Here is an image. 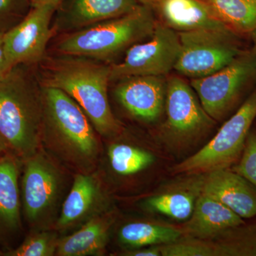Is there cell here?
<instances>
[{
  "mask_svg": "<svg viewBox=\"0 0 256 256\" xmlns=\"http://www.w3.org/2000/svg\"><path fill=\"white\" fill-rule=\"evenodd\" d=\"M42 144L80 173L96 166L100 144L92 124L73 98L56 88L42 87Z\"/></svg>",
  "mask_w": 256,
  "mask_h": 256,
  "instance_id": "6da1fadb",
  "label": "cell"
},
{
  "mask_svg": "<svg viewBox=\"0 0 256 256\" xmlns=\"http://www.w3.org/2000/svg\"><path fill=\"white\" fill-rule=\"evenodd\" d=\"M42 87L28 69L18 65L0 79V138L24 161L42 146Z\"/></svg>",
  "mask_w": 256,
  "mask_h": 256,
  "instance_id": "7a4b0ae2",
  "label": "cell"
},
{
  "mask_svg": "<svg viewBox=\"0 0 256 256\" xmlns=\"http://www.w3.org/2000/svg\"><path fill=\"white\" fill-rule=\"evenodd\" d=\"M67 56L50 66L44 85L60 89L73 98L100 136H118L122 128L112 114L108 96L110 66L86 57Z\"/></svg>",
  "mask_w": 256,
  "mask_h": 256,
  "instance_id": "3957f363",
  "label": "cell"
},
{
  "mask_svg": "<svg viewBox=\"0 0 256 256\" xmlns=\"http://www.w3.org/2000/svg\"><path fill=\"white\" fill-rule=\"evenodd\" d=\"M156 23L152 8L140 4L128 14L69 32L57 50L66 56L109 60L150 37Z\"/></svg>",
  "mask_w": 256,
  "mask_h": 256,
  "instance_id": "277c9868",
  "label": "cell"
},
{
  "mask_svg": "<svg viewBox=\"0 0 256 256\" xmlns=\"http://www.w3.org/2000/svg\"><path fill=\"white\" fill-rule=\"evenodd\" d=\"M22 201L26 220L44 230L56 224L65 191L62 170L44 152L38 150L24 161Z\"/></svg>",
  "mask_w": 256,
  "mask_h": 256,
  "instance_id": "5b68a950",
  "label": "cell"
},
{
  "mask_svg": "<svg viewBox=\"0 0 256 256\" xmlns=\"http://www.w3.org/2000/svg\"><path fill=\"white\" fill-rule=\"evenodd\" d=\"M256 118V89L206 146L173 166V173L205 174L214 170L228 169L242 156Z\"/></svg>",
  "mask_w": 256,
  "mask_h": 256,
  "instance_id": "8992f818",
  "label": "cell"
},
{
  "mask_svg": "<svg viewBox=\"0 0 256 256\" xmlns=\"http://www.w3.org/2000/svg\"><path fill=\"white\" fill-rule=\"evenodd\" d=\"M178 34L181 50L174 70L192 79L218 72L242 52L230 30L204 28Z\"/></svg>",
  "mask_w": 256,
  "mask_h": 256,
  "instance_id": "52a82bcc",
  "label": "cell"
},
{
  "mask_svg": "<svg viewBox=\"0 0 256 256\" xmlns=\"http://www.w3.org/2000/svg\"><path fill=\"white\" fill-rule=\"evenodd\" d=\"M256 82V56L254 52H242L218 72L192 79L191 86L206 114L214 120L218 121Z\"/></svg>",
  "mask_w": 256,
  "mask_h": 256,
  "instance_id": "ba28073f",
  "label": "cell"
},
{
  "mask_svg": "<svg viewBox=\"0 0 256 256\" xmlns=\"http://www.w3.org/2000/svg\"><path fill=\"white\" fill-rule=\"evenodd\" d=\"M181 50L178 32L156 22L150 40L136 44L119 64L110 65V82L136 76H161L174 69Z\"/></svg>",
  "mask_w": 256,
  "mask_h": 256,
  "instance_id": "9c48e42d",
  "label": "cell"
},
{
  "mask_svg": "<svg viewBox=\"0 0 256 256\" xmlns=\"http://www.w3.org/2000/svg\"><path fill=\"white\" fill-rule=\"evenodd\" d=\"M52 4L32 6L24 18L4 33V48L8 70L41 60L52 35L50 21L56 10Z\"/></svg>",
  "mask_w": 256,
  "mask_h": 256,
  "instance_id": "30bf717a",
  "label": "cell"
},
{
  "mask_svg": "<svg viewBox=\"0 0 256 256\" xmlns=\"http://www.w3.org/2000/svg\"><path fill=\"white\" fill-rule=\"evenodd\" d=\"M165 99L166 130L178 140L196 137L215 122L204 109L191 86L181 77L172 76L166 80Z\"/></svg>",
  "mask_w": 256,
  "mask_h": 256,
  "instance_id": "8fae6325",
  "label": "cell"
},
{
  "mask_svg": "<svg viewBox=\"0 0 256 256\" xmlns=\"http://www.w3.org/2000/svg\"><path fill=\"white\" fill-rule=\"evenodd\" d=\"M108 205L98 178L89 173H79L62 204L56 228L64 232L82 226L96 216L108 212Z\"/></svg>",
  "mask_w": 256,
  "mask_h": 256,
  "instance_id": "7c38bea8",
  "label": "cell"
},
{
  "mask_svg": "<svg viewBox=\"0 0 256 256\" xmlns=\"http://www.w3.org/2000/svg\"><path fill=\"white\" fill-rule=\"evenodd\" d=\"M114 94L132 116L146 122L161 116L166 98V80L161 76H136L120 80Z\"/></svg>",
  "mask_w": 256,
  "mask_h": 256,
  "instance_id": "4fadbf2b",
  "label": "cell"
},
{
  "mask_svg": "<svg viewBox=\"0 0 256 256\" xmlns=\"http://www.w3.org/2000/svg\"><path fill=\"white\" fill-rule=\"evenodd\" d=\"M139 0H64L56 10L57 30L74 32L128 14Z\"/></svg>",
  "mask_w": 256,
  "mask_h": 256,
  "instance_id": "5bb4252c",
  "label": "cell"
},
{
  "mask_svg": "<svg viewBox=\"0 0 256 256\" xmlns=\"http://www.w3.org/2000/svg\"><path fill=\"white\" fill-rule=\"evenodd\" d=\"M200 193L220 202L242 218L256 216V188L233 170L205 174Z\"/></svg>",
  "mask_w": 256,
  "mask_h": 256,
  "instance_id": "9a60e30c",
  "label": "cell"
},
{
  "mask_svg": "<svg viewBox=\"0 0 256 256\" xmlns=\"http://www.w3.org/2000/svg\"><path fill=\"white\" fill-rule=\"evenodd\" d=\"M245 224L242 217L220 202L200 193L190 220L181 228L185 238L206 240Z\"/></svg>",
  "mask_w": 256,
  "mask_h": 256,
  "instance_id": "2e32d148",
  "label": "cell"
},
{
  "mask_svg": "<svg viewBox=\"0 0 256 256\" xmlns=\"http://www.w3.org/2000/svg\"><path fill=\"white\" fill-rule=\"evenodd\" d=\"M154 8L164 24L178 32L204 28L230 30L203 0H160Z\"/></svg>",
  "mask_w": 256,
  "mask_h": 256,
  "instance_id": "e0dca14e",
  "label": "cell"
},
{
  "mask_svg": "<svg viewBox=\"0 0 256 256\" xmlns=\"http://www.w3.org/2000/svg\"><path fill=\"white\" fill-rule=\"evenodd\" d=\"M114 218L108 212L82 224L77 232L58 240L56 256L100 255L105 250Z\"/></svg>",
  "mask_w": 256,
  "mask_h": 256,
  "instance_id": "ac0fdd59",
  "label": "cell"
},
{
  "mask_svg": "<svg viewBox=\"0 0 256 256\" xmlns=\"http://www.w3.org/2000/svg\"><path fill=\"white\" fill-rule=\"evenodd\" d=\"M21 160L11 152L0 158V232L12 234L21 228L18 188Z\"/></svg>",
  "mask_w": 256,
  "mask_h": 256,
  "instance_id": "d6986e66",
  "label": "cell"
},
{
  "mask_svg": "<svg viewBox=\"0 0 256 256\" xmlns=\"http://www.w3.org/2000/svg\"><path fill=\"white\" fill-rule=\"evenodd\" d=\"M218 20L236 34H256V0H203Z\"/></svg>",
  "mask_w": 256,
  "mask_h": 256,
  "instance_id": "ffe728a7",
  "label": "cell"
},
{
  "mask_svg": "<svg viewBox=\"0 0 256 256\" xmlns=\"http://www.w3.org/2000/svg\"><path fill=\"white\" fill-rule=\"evenodd\" d=\"M182 236L180 228L148 222L126 224L118 234L121 244L136 248L172 244Z\"/></svg>",
  "mask_w": 256,
  "mask_h": 256,
  "instance_id": "44dd1931",
  "label": "cell"
},
{
  "mask_svg": "<svg viewBox=\"0 0 256 256\" xmlns=\"http://www.w3.org/2000/svg\"><path fill=\"white\" fill-rule=\"evenodd\" d=\"M223 242L212 244L214 256H256V224L238 226L224 234Z\"/></svg>",
  "mask_w": 256,
  "mask_h": 256,
  "instance_id": "7402d4cb",
  "label": "cell"
},
{
  "mask_svg": "<svg viewBox=\"0 0 256 256\" xmlns=\"http://www.w3.org/2000/svg\"><path fill=\"white\" fill-rule=\"evenodd\" d=\"M108 158L112 170L118 174L132 175L150 166L154 156L149 152L126 144H112Z\"/></svg>",
  "mask_w": 256,
  "mask_h": 256,
  "instance_id": "603a6c76",
  "label": "cell"
},
{
  "mask_svg": "<svg viewBox=\"0 0 256 256\" xmlns=\"http://www.w3.org/2000/svg\"><path fill=\"white\" fill-rule=\"evenodd\" d=\"M195 202L194 196L191 194L172 192L151 197L146 202V204L158 213L182 220L191 216Z\"/></svg>",
  "mask_w": 256,
  "mask_h": 256,
  "instance_id": "cb8c5ba5",
  "label": "cell"
},
{
  "mask_svg": "<svg viewBox=\"0 0 256 256\" xmlns=\"http://www.w3.org/2000/svg\"><path fill=\"white\" fill-rule=\"evenodd\" d=\"M58 240L54 232L44 229L28 236L24 242L15 250L6 256H52L56 255Z\"/></svg>",
  "mask_w": 256,
  "mask_h": 256,
  "instance_id": "d4e9b609",
  "label": "cell"
},
{
  "mask_svg": "<svg viewBox=\"0 0 256 256\" xmlns=\"http://www.w3.org/2000/svg\"><path fill=\"white\" fill-rule=\"evenodd\" d=\"M32 8L31 0H0V32L16 26Z\"/></svg>",
  "mask_w": 256,
  "mask_h": 256,
  "instance_id": "484cf974",
  "label": "cell"
},
{
  "mask_svg": "<svg viewBox=\"0 0 256 256\" xmlns=\"http://www.w3.org/2000/svg\"><path fill=\"white\" fill-rule=\"evenodd\" d=\"M232 170L256 188V130L249 132L238 163Z\"/></svg>",
  "mask_w": 256,
  "mask_h": 256,
  "instance_id": "4316f807",
  "label": "cell"
},
{
  "mask_svg": "<svg viewBox=\"0 0 256 256\" xmlns=\"http://www.w3.org/2000/svg\"><path fill=\"white\" fill-rule=\"evenodd\" d=\"M9 72L5 56L4 33L0 32V79L2 78Z\"/></svg>",
  "mask_w": 256,
  "mask_h": 256,
  "instance_id": "83f0119b",
  "label": "cell"
},
{
  "mask_svg": "<svg viewBox=\"0 0 256 256\" xmlns=\"http://www.w3.org/2000/svg\"><path fill=\"white\" fill-rule=\"evenodd\" d=\"M126 256H161L160 246H151L148 248H143L142 250L131 252L126 254Z\"/></svg>",
  "mask_w": 256,
  "mask_h": 256,
  "instance_id": "f1b7e54d",
  "label": "cell"
},
{
  "mask_svg": "<svg viewBox=\"0 0 256 256\" xmlns=\"http://www.w3.org/2000/svg\"><path fill=\"white\" fill-rule=\"evenodd\" d=\"M64 0H31L32 6L41 4H52L58 8Z\"/></svg>",
  "mask_w": 256,
  "mask_h": 256,
  "instance_id": "f546056e",
  "label": "cell"
},
{
  "mask_svg": "<svg viewBox=\"0 0 256 256\" xmlns=\"http://www.w3.org/2000/svg\"><path fill=\"white\" fill-rule=\"evenodd\" d=\"M10 152L8 150V148H6V144L3 142L2 140L0 138V158L4 156L6 153Z\"/></svg>",
  "mask_w": 256,
  "mask_h": 256,
  "instance_id": "4dcf8cb0",
  "label": "cell"
},
{
  "mask_svg": "<svg viewBox=\"0 0 256 256\" xmlns=\"http://www.w3.org/2000/svg\"><path fill=\"white\" fill-rule=\"evenodd\" d=\"M139 1L140 2V4L148 5L153 9L160 0H139Z\"/></svg>",
  "mask_w": 256,
  "mask_h": 256,
  "instance_id": "1f68e13d",
  "label": "cell"
},
{
  "mask_svg": "<svg viewBox=\"0 0 256 256\" xmlns=\"http://www.w3.org/2000/svg\"><path fill=\"white\" fill-rule=\"evenodd\" d=\"M254 53L255 54V55L256 56V42L255 48H254Z\"/></svg>",
  "mask_w": 256,
  "mask_h": 256,
  "instance_id": "d6a6232c",
  "label": "cell"
}]
</instances>
